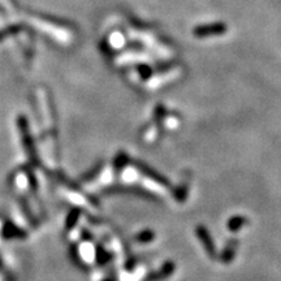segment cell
<instances>
[{
  "instance_id": "cell-12",
  "label": "cell",
  "mask_w": 281,
  "mask_h": 281,
  "mask_svg": "<svg viewBox=\"0 0 281 281\" xmlns=\"http://www.w3.org/2000/svg\"><path fill=\"white\" fill-rule=\"evenodd\" d=\"M106 281H111V280H106Z\"/></svg>"
},
{
  "instance_id": "cell-3",
  "label": "cell",
  "mask_w": 281,
  "mask_h": 281,
  "mask_svg": "<svg viewBox=\"0 0 281 281\" xmlns=\"http://www.w3.org/2000/svg\"><path fill=\"white\" fill-rule=\"evenodd\" d=\"M238 248V241L236 238H232L231 241L228 242L227 246L223 250L222 255H220V259H222L223 263L228 265V263H231L233 260L234 255H236V250Z\"/></svg>"
},
{
  "instance_id": "cell-10",
  "label": "cell",
  "mask_w": 281,
  "mask_h": 281,
  "mask_svg": "<svg viewBox=\"0 0 281 281\" xmlns=\"http://www.w3.org/2000/svg\"><path fill=\"white\" fill-rule=\"evenodd\" d=\"M128 162H129L128 160V155L121 154L116 157V160L113 162V164H115V168L117 169V171H121L123 168H125V166L128 164Z\"/></svg>"
},
{
  "instance_id": "cell-7",
  "label": "cell",
  "mask_w": 281,
  "mask_h": 281,
  "mask_svg": "<svg viewBox=\"0 0 281 281\" xmlns=\"http://www.w3.org/2000/svg\"><path fill=\"white\" fill-rule=\"evenodd\" d=\"M155 238V233L150 229H146V231H142L135 236V241L140 242V244H147V242H151L152 239Z\"/></svg>"
},
{
  "instance_id": "cell-2",
  "label": "cell",
  "mask_w": 281,
  "mask_h": 281,
  "mask_svg": "<svg viewBox=\"0 0 281 281\" xmlns=\"http://www.w3.org/2000/svg\"><path fill=\"white\" fill-rule=\"evenodd\" d=\"M135 167H137V169L140 172V173H144L145 176H147V177L152 178V180H155L156 183L160 184V185H163V186L171 185V184H169V181L167 180L164 176H162V174H159L157 172H155L154 169L150 168V167L145 166V164L139 163V162H135Z\"/></svg>"
},
{
  "instance_id": "cell-11",
  "label": "cell",
  "mask_w": 281,
  "mask_h": 281,
  "mask_svg": "<svg viewBox=\"0 0 281 281\" xmlns=\"http://www.w3.org/2000/svg\"><path fill=\"white\" fill-rule=\"evenodd\" d=\"M99 171H101V168H98V169H96V171H95V172H94V176H95V174H96V173H98V172H99ZM91 176H93V173H91V174H87L86 177H85V180H90V178H91Z\"/></svg>"
},
{
  "instance_id": "cell-1",
  "label": "cell",
  "mask_w": 281,
  "mask_h": 281,
  "mask_svg": "<svg viewBox=\"0 0 281 281\" xmlns=\"http://www.w3.org/2000/svg\"><path fill=\"white\" fill-rule=\"evenodd\" d=\"M195 234H197L198 238L200 239L203 248L206 249L208 255H210L211 258H215V256H216V249H215V244L214 241H212V237L208 233L207 229H206L205 227H202V225H199V227L195 228Z\"/></svg>"
},
{
  "instance_id": "cell-9",
  "label": "cell",
  "mask_w": 281,
  "mask_h": 281,
  "mask_svg": "<svg viewBox=\"0 0 281 281\" xmlns=\"http://www.w3.org/2000/svg\"><path fill=\"white\" fill-rule=\"evenodd\" d=\"M4 236L6 237H20V236H23V232H21L18 228L14 227V225L8 224L6 227V229H4Z\"/></svg>"
},
{
  "instance_id": "cell-8",
  "label": "cell",
  "mask_w": 281,
  "mask_h": 281,
  "mask_svg": "<svg viewBox=\"0 0 281 281\" xmlns=\"http://www.w3.org/2000/svg\"><path fill=\"white\" fill-rule=\"evenodd\" d=\"M79 217V210H72L70 211V214L68 215V220H67V224H65V227H67V229H70V228H73L74 225H76L77 220H78Z\"/></svg>"
},
{
  "instance_id": "cell-5",
  "label": "cell",
  "mask_w": 281,
  "mask_h": 281,
  "mask_svg": "<svg viewBox=\"0 0 281 281\" xmlns=\"http://www.w3.org/2000/svg\"><path fill=\"white\" fill-rule=\"evenodd\" d=\"M246 224H248V219H246L245 216H233L228 220L227 228H228V231L238 232L241 231L242 227Z\"/></svg>"
},
{
  "instance_id": "cell-6",
  "label": "cell",
  "mask_w": 281,
  "mask_h": 281,
  "mask_svg": "<svg viewBox=\"0 0 281 281\" xmlns=\"http://www.w3.org/2000/svg\"><path fill=\"white\" fill-rule=\"evenodd\" d=\"M188 193H189V181L185 180L177 186V189H174L173 198L177 200V202L183 203L185 202L186 197H188Z\"/></svg>"
},
{
  "instance_id": "cell-4",
  "label": "cell",
  "mask_w": 281,
  "mask_h": 281,
  "mask_svg": "<svg viewBox=\"0 0 281 281\" xmlns=\"http://www.w3.org/2000/svg\"><path fill=\"white\" fill-rule=\"evenodd\" d=\"M173 271H174L173 262H167V263H164L163 267L157 271V272L150 275L149 277H147V281H160V280H163V278L169 277V276L173 273Z\"/></svg>"
}]
</instances>
